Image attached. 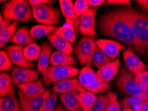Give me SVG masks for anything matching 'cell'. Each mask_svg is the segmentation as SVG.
Returning a JSON list of instances; mask_svg holds the SVG:
<instances>
[{"label": "cell", "instance_id": "cell-1", "mask_svg": "<svg viewBox=\"0 0 148 111\" xmlns=\"http://www.w3.org/2000/svg\"><path fill=\"white\" fill-rule=\"evenodd\" d=\"M98 28L103 35L133 47L134 50L136 51L138 43L133 29L129 23L116 10L108 11L99 17Z\"/></svg>", "mask_w": 148, "mask_h": 111}, {"label": "cell", "instance_id": "cell-2", "mask_svg": "<svg viewBox=\"0 0 148 111\" xmlns=\"http://www.w3.org/2000/svg\"><path fill=\"white\" fill-rule=\"evenodd\" d=\"M116 10L133 29L138 43L137 53H148V14L130 6L118 8Z\"/></svg>", "mask_w": 148, "mask_h": 111}, {"label": "cell", "instance_id": "cell-3", "mask_svg": "<svg viewBox=\"0 0 148 111\" xmlns=\"http://www.w3.org/2000/svg\"><path fill=\"white\" fill-rule=\"evenodd\" d=\"M2 15L4 19L16 21L27 22L32 19V9L29 1L11 0L2 7Z\"/></svg>", "mask_w": 148, "mask_h": 111}, {"label": "cell", "instance_id": "cell-4", "mask_svg": "<svg viewBox=\"0 0 148 111\" xmlns=\"http://www.w3.org/2000/svg\"><path fill=\"white\" fill-rule=\"evenodd\" d=\"M78 80L86 91L93 94L102 93L112 89L108 83L102 80L92 67H84L78 73Z\"/></svg>", "mask_w": 148, "mask_h": 111}, {"label": "cell", "instance_id": "cell-5", "mask_svg": "<svg viewBox=\"0 0 148 111\" xmlns=\"http://www.w3.org/2000/svg\"><path fill=\"white\" fill-rule=\"evenodd\" d=\"M114 84L117 89L125 96L131 97L143 94V90L137 77L125 67L121 68Z\"/></svg>", "mask_w": 148, "mask_h": 111}, {"label": "cell", "instance_id": "cell-6", "mask_svg": "<svg viewBox=\"0 0 148 111\" xmlns=\"http://www.w3.org/2000/svg\"><path fill=\"white\" fill-rule=\"evenodd\" d=\"M33 17L42 25L57 27L60 23V13L57 8L47 4H41L31 7Z\"/></svg>", "mask_w": 148, "mask_h": 111}, {"label": "cell", "instance_id": "cell-7", "mask_svg": "<svg viewBox=\"0 0 148 111\" xmlns=\"http://www.w3.org/2000/svg\"><path fill=\"white\" fill-rule=\"evenodd\" d=\"M96 47L95 41L92 38L82 37L74 48L78 62L84 67H94L92 57Z\"/></svg>", "mask_w": 148, "mask_h": 111}, {"label": "cell", "instance_id": "cell-8", "mask_svg": "<svg viewBox=\"0 0 148 111\" xmlns=\"http://www.w3.org/2000/svg\"><path fill=\"white\" fill-rule=\"evenodd\" d=\"M79 70L74 67L50 66L47 71V81L49 85H55L60 81L73 79L79 73Z\"/></svg>", "mask_w": 148, "mask_h": 111}, {"label": "cell", "instance_id": "cell-9", "mask_svg": "<svg viewBox=\"0 0 148 111\" xmlns=\"http://www.w3.org/2000/svg\"><path fill=\"white\" fill-rule=\"evenodd\" d=\"M51 90H47L43 94L37 97H28L20 90L18 96L21 111H39L44 101L51 94Z\"/></svg>", "mask_w": 148, "mask_h": 111}, {"label": "cell", "instance_id": "cell-10", "mask_svg": "<svg viewBox=\"0 0 148 111\" xmlns=\"http://www.w3.org/2000/svg\"><path fill=\"white\" fill-rule=\"evenodd\" d=\"M134 47L128 46L123 52V59L126 67L136 77L143 72L147 71V66L134 51Z\"/></svg>", "mask_w": 148, "mask_h": 111}, {"label": "cell", "instance_id": "cell-11", "mask_svg": "<svg viewBox=\"0 0 148 111\" xmlns=\"http://www.w3.org/2000/svg\"><path fill=\"white\" fill-rule=\"evenodd\" d=\"M23 45L15 44L5 47V51L15 66L24 69H33L35 64L26 59L23 55Z\"/></svg>", "mask_w": 148, "mask_h": 111}, {"label": "cell", "instance_id": "cell-12", "mask_svg": "<svg viewBox=\"0 0 148 111\" xmlns=\"http://www.w3.org/2000/svg\"><path fill=\"white\" fill-rule=\"evenodd\" d=\"M97 8H90L88 10L80 17V32L83 35L90 38H96L95 17Z\"/></svg>", "mask_w": 148, "mask_h": 111}, {"label": "cell", "instance_id": "cell-13", "mask_svg": "<svg viewBox=\"0 0 148 111\" xmlns=\"http://www.w3.org/2000/svg\"><path fill=\"white\" fill-rule=\"evenodd\" d=\"M39 71L31 69H24L14 67L12 71V77L13 85L30 83L37 81L39 77Z\"/></svg>", "mask_w": 148, "mask_h": 111}, {"label": "cell", "instance_id": "cell-14", "mask_svg": "<svg viewBox=\"0 0 148 111\" xmlns=\"http://www.w3.org/2000/svg\"><path fill=\"white\" fill-rule=\"evenodd\" d=\"M96 46L105 53L110 60L115 61L118 58L120 51L125 48L124 45L116 41L110 39H98L95 41Z\"/></svg>", "mask_w": 148, "mask_h": 111}, {"label": "cell", "instance_id": "cell-15", "mask_svg": "<svg viewBox=\"0 0 148 111\" xmlns=\"http://www.w3.org/2000/svg\"><path fill=\"white\" fill-rule=\"evenodd\" d=\"M51 53H52V47L51 45L47 42H43L41 45V53L39 57L37 63V71L41 72L42 78L44 79L45 84L47 87H49L47 81V71L51 61Z\"/></svg>", "mask_w": 148, "mask_h": 111}, {"label": "cell", "instance_id": "cell-16", "mask_svg": "<svg viewBox=\"0 0 148 111\" xmlns=\"http://www.w3.org/2000/svg\"><path fill=\"white\" fill-rule=\"evenodd\" d=\"M59 5L62 15L65 18L66 24L74 27L77 33L80 31V18L76 15L73 1L71 0H60Z\"/></svg>", "mask_w": 148, "mask_h": 111}, {"label": "cell", "instance_id": "cell-17", "mask_svg": "<svg viewBox=\"0 0 148 111\" xmlns=\"http://www.w3.org/2000/svg\"><path fill=\"white\" fill-rule=\"evenodd\" d=\"M52 91L57 94H62L73 91L80 93L85 92L86 90L80 84L78 79L73 78L65 79L55 84L52 88Z\"/></svg>", "mask_w": 148, "mask_h": 111}, {"label": "cell", "instance_id": "cell-18", "mask_svg": "<svg viewBox=\"0 0 148 111\" xmlns=\"http://www.w3.org/2000/svg\"><path fill=\"white\" fill-rule=\"evenodd\" d=\"M18 89L23 92L28 97H37L43 94L47 89L42 85V79L40 78L35 82L21 84L17 85Z\"/></svg>", "mask_w": 148, "mask_h": 111}, {"label": "cell", "instance_id": "cell-19", "mask_svg": "<svg viewBox=\"0 0 148 111\" xmlns=\"http://www.w3.org/2000/svg\"><path fill=\"white\" fill-rule=\"evenodd\" d=\"M120 59L118 58L115 61H111L101 69H98L96 73L105 83H108L113 80L119 72Z\"/></svg>", "mask_w": 148, "mask_h": 111}, {"label": "cell", "instance_id": "cell-20", "mask_svg": "<svg viewBox=\"0 0 148 111\" xmlns=\"http://www.w3.org/2000/svg\"><path fill=\"white\" fill-rule=\"evenodd\" d=\"M79 92L73 91L59 94V99L67 111H82L78 101Z\"/></svg>", "mask_w": 148, "mask_h": 111}, {"label": "cell", "instance_id": "cell-21", "mask_svg": "<svg viewBox=\"0 0 148 111\" xmlns=\"http://www.w3.org/2000/svg\"><path fill=\"white\" fill-rule=\"evenodd\" d=\"M50 64L51 66H66L74 67L77 65L75 57L72 55L55 51L51 55Z\"/></svg>", "mask_w": 148, "mask_h": 111}, {"label": "cell", "instance_id": "cell-22", "mask_svg": "<svg viewBox=\"0 0 148 111\" xmlns=\"http://www.w3.org/2000/svg\"><path fill=\"white\" fill-rule=\"evenodd\" d=\"M47 38L51 44L57 49V51L67 54V55H71L74 51L71 43L54 33L49 35Z\"/></svg>", "mask_w": 148, "mask_h": 111}, {"label": "cell", "instance_id": "cell-23", "mask_svg": "<svg viewBox=\"0 0 148 111\" xmlns=\"http://www.w3.org/2000/svg\"><path fill=\"white\" fill-rule=\"evenodd\" d=\"M0 108L4 111H21L19 101L15 93L1 97L0 99Z\"/></svg>", "mask_w": 148, "mask_h": 111}, {"label": "cell", "instance_id": "cell-24", "mask_svg": "<svg viewBox=\"0 0 148 111\" xmlns=\"http://www.w3.org/2000/svg\"><path fill=\"white\" fill-rule=\"evenodd\" d=\"M15 93L12 76L8 72H1L0 74V94L1 97Z\"/></svg>", "mask_w": 148, "mask_h": 111}, {"label": "cell", "instance_id": "cell-25", "mask_svg": "<svg viewBox=\"0 0 148 111\" xmlns=\"http://www.w3.org/2000/svg\"><path fill=\"white\" fill-rule=\"evenodd\" d=\"M10 42L16 45H27L33 43H35V39H33L31 37L28 28H25V27L18 29Z\"/></svg>", "mask_w": 148, "mask_h": 111}, {"label": "cell", "instance_id": "cell-26", "mask_svg": "<svg viewBox=\"0 0 148 111\" xmlns=\"http://www.w3.org/2000/svg\"><path fill=\"white\" fill-rule=\"evenodd\" d=\"M57 27L45 26V25H37L33 26L30 29L29 34L33 39H37L44 36H48L57 30Z\"/></svg>", "mask_w": 148, "mask_h": 111}, {"label": "cell", "instance_id": "cell-27", "mask_svg": "<svg viewBox=\"0 0 148 111\" xmlns=\"http://www.w3.org/2000/svg\"><path fill=\"white\" fill-rule=\"evenodd\" d=\"M96 96L88 91L80 92L78 94V101L82 111H92L95 105Z\"/></svg>", "mask_w": 148, "mask_h": 111}, {"label": "cell", "instance_id": "cell-28", "mask_svg": "<svg viewBox=\"0 0 148 111\" xmlns=\"http://www.w3.org/2000/svg\"><path fill=\"white\" fill-rule=\"evenodd\" d=\"M54 33L60 36L64 39L66 40L70 43L73 44L76 41V30L74 27L65 24L62 27L58 28Z\"/></svg>", "mask_w": 148, "mask_h": 111}, {"label": "cell", "instance_id": "cell-29", "mask_svg": "<svg viewBox=\"0 0 148 111\" xmlns=\"http://www.w3.org/2000/svg\"><path fill=\"white\" fill-rule=\"evenodd\" d=\"M19 25V23L13 21L10 26L0 31V47H4L7 43L10 42L15 34V31Z\"/></svg>", "mask_w": 148, "mask_h": 111}, {"label": "cell", "instance_id": "cell-30", "mask_svg": "<svg viewBox=\"0 0 148 111\" xmlns=\"http://www.w3.org/2000/svg\"><path fill=\"white\" fill-rule=\"evenodd\" d=\"M41 53V47L36 43L26 45L23 49V55L28 61H38Z\"/></svg>", "mask_w": 148, "mask_h": 111}, {"label": "cell", "instance_id": "cell-31", "mask_svg": "<svg viewBox=\"0 0 148 111\" xmlns=\"http://www.w3.org/2000/svg\"><path fill=\"white\" fill-rule=\"evenodd\" d=\"M147 101L144 95L143 94L136 96L127 97L125 99L120 102V106L123 110L128 109V108H133L136 106L140 105L143 102Z\"/></svg>", "mask_w": 148, "mask_h": 111}, {"label": "cell", "instance_id": "cell-32", "mask_svg": "<svg viewBox=\"0 0 148 111\" xmlns=\"http://www.w3.org/2000/svg\"><path fill=\"white\" fill-rule=\"evenodd\" d=\"M92 61L94 66H95L98 70L108 63L111 62V60L105 55V53L99 47H96L92 57Z\"/></svg>", "mask_w": 148, "mask_h": 111}, {"label": "cell", "instance_id": "cell-33", "mask_svg": "<svg viewBox=\"0 0 148 111\" xmlns=\"http://www.w3.org/2000/svg\"><path fill=\"white\" fill-rule=\"evenodd\" d=\"M57 93L53 92L45 100L39 111H53L57 106Z\"/></svg>", "mask_w": 148, "mask_h": 111}, {"label": "cell", "instance_id": "cell-34", "mask_svg": "<svg viewBox=\"0 0 148 111\" xmlns=\"http://www.w3.org/2000/svg\"><path fill=\"white\" fill-rule=\"evenodd\" d=\"M109 104V99L107 95H98L92 111H106Z\"/></svg>", "mask_w": 148, "mask_h": 111}, {"label": "cell", "instance_id": "cell-35", "mask_svg": "<svg viewBox=\"0 0 148 111\" xmlns=\"http://www.w3.org/2000/svg\"><path fill=\"white\" fill-rule=\"evenodd\" d=\"M106 95L108 97L109 104L106 111H121L120 102L118 100V94L112 91H108Z\"/></svg>", "mask_w": 148, "mask_h": 111}, {"label": "cell", "instance_id": "cell-36", "mask_svg": "<svg viewBox=\"0 0 148 111\" xmlns=\"http://www.w3.org/2000/svg\"><path fill=\"white\" fill-rule=\"evenodd\" d=\"M12 62L5 51L0 52V71L1 72L10 71L12 67Z\"/></svg>", "mask_w": 148, "mask_h": 111}, {"label": "cell", "instance_id": "cell-37", "mask_svg": "<svg viewBox=\"0 0 148 111\" xmlns=\"http://www.w3.org/2000/svg\"><path fill=\"white\" fill-rule=\"evenodd\" d=\"M88 1L86 0H77L74 3V10L78 17L80 16L84 13H86L90 8L88 6Z\"/></svg>", "mask_w": 148, "mask_h": 111}, {"label": "cell", "instance_id": "cell-38", "mask_svg": "<svg viewBox=\"0 0 148 111\" xmlns=\"http://www.w3.org/2000/svg\"><path fill=\"white\" fill-rule=\"evenodd\" d=\"M138 83L142 87L143 91L148 89V71H145L137 77Z\"/></svg>", "mask_w": 148, "mask_h": 111}, {"label": "cell", "instance_id": "cell-39", "mask_svg": "<svg viewBox=\"0 0 148 111\" xmlns=\"http://www.w3.org/2000/svg\"><path fill=\"white\" fill-rule=\"evenodd\" d=\"M110 5H118L131 7L132 4L130 1H129V0H108V1H106L104 3V6L106 7Z\"/></svg>", "mask_w": 148, "mask_h": 111}, {"label": "cell", "instance_id": "cell-40", "mask_svg": "<svg viewBox=\"0 0 148 111\" xmlns=\"http://www.w3.org/2000/svg\"><path fill=\"white\" fill-rule=\"evenodd\" d=\"M135 2L140 7L143 12L148 14V0H138Z\"/></svg>", "mask_w": 148, "mask_h": 111}, {"label": "cell", "instance_id": "cell-41", "mask_svg": "<svg viewBox=\"0 0 148 111\" xmlns=\"http://www.w3.org/2000/svg\"><path fill=\"white\" fill-rule=\"evenodd\" d=\"M29 3L32 7L37 5H41V4H47V5L52 4L53 1H51V0H29Z\"/></svg>", "mask_w": 148, "mask_h": 111}, {"label": "cell", "instance_id": "cell-42", "mask_svg": "<svg viewBox=\"0 0 148 111\" xmlns=\"http://www.w3.org/2000/svg\"><path fill=\"white\" fill-rule=\"evenodd\" d=\"M12 23L13 21H12V20L4 19L2 15H1V16H0V31L8 28Z\"/></svg>", "mask_w": 148, "mask_h": 111}, {"label": "cell", "instance_id": "cell-43", "mask_svg": "<svg viewBox=\"0 0 148 111\" xmlns=\"http://www.w3.org/2000/svg\"><path fill=\"white\" fill-rule=\"evenodd\" d=\"M135 111H148V100L133 108Z\"/></svg>", "mask_w": 148, "mask_h": 111}, {"label": "cell", "instance_id": "cell-44", "mask_svg": "<svg viewBox=\"0 0 148 111\" xmlns=\"http://www.w3.org/2000/svg\"><path fill=\"white\" fill-rule=\"evenodd\" d=\"M106 1L104 0H88V3L90 6L92 8H97L102 6L103 3H105Z\"/></svg>", "mask_w": 148, "mask_h": 111}, {"label": "cell", "instance_id": "cell-45", "mask_svg": "<svg viewBox=\"0 0 148 111\" xmlns=\"http://www.w3.org/2000/svg\"><path fill=\"white\" fill-rule=\"evenodd\" d=\"M53 111H67L66 110V108L64 107V106H62L61 104H59V105H57L56 108H55V110Z\"/></svg>", "mask_w": 148, "mask_h": 111}, {"label": "cell", "instance_id": "cell-46", "mask_svg": "<svg viewBox=\"0 0 148 111\" xmlns=\"http://www.w3.org/2000/svg\"><path fill=\"white\" fill-rule=\"evenodd\" d=\"M143 94L146 97V99L148 100V89L144 90V91L143 92Z\"/></svg>", "mask_w": 148, "mask_h": 111}, {"label": "cell", "instance_id": "cell-47", "mask_svg": "<svg viewBox=\"0 0 148 111\" xmlns=\"http://www.w3.org/2000/svg\"><path fill=\"white\" fill-rule=\"evenodd\" d=\"M122 111H135L134 110L133 108H128V109H125V110H123Z\"/></svg>", "mask_w": 148, "mask_h": 111}, {"label": "cell", "instance_id": "cell-48", "mask_svg": "<svg viewBox=\"0 0 148 111\" xmlns=\"http://www.w3.org/2000/svg\"><path fill=\"white\" fill-rule=\"evenodd\" d=\"M0 111H4V110H3L2 109H1V108H0Z\"/></svg>", "mask_w": 148, "mask_h": 111}]
</instances>
